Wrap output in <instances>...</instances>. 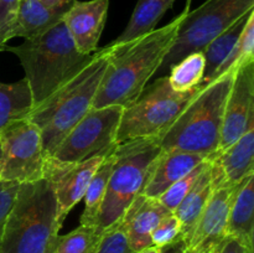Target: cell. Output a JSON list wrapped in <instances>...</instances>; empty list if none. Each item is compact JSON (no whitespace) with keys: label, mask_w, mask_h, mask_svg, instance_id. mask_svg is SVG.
Returning a JSON list of instances; mask_svg holds the SVG:
<instances>
[{"label":"cell","mask_w":254,"mask_h":253,"mask_svg":"<svg viewBox=\"0 0 254 253\" xmlns=\"http://www.w3.org/2000/svg\"><path fill=\"white\" fill-rule=\"evenodd\" d=\"M190 7L191 1L188 0L185 9L168 25L154 29L129 44L121 46L109 44L113 52L92 108L107 106L128 108L139 98L150 77L158 72Z\"/></svg>","instance_id":"obj_1"},{"label":"cell","mask_w":254,"mask_h":253,"mask_svg":"<svg viewBox=\"0 0 254 253\" xmlns=\"http://www.w3.org/2000/svg\"><path fill=\"white\" fill-rule=\"evenodd\" d=\"M19 57L34 108L79 73L93 55L78 51L64 21L19 46H6Z\"/></svg>","instance_id":"obj_2"},{"label":"cell","mask_w":254,"mask_h":253,"mask_svg":"<svg viewBox=\"0 0 254 253\" xmlns=\"http://www.w3.org/2000/svg\"><path fill=\"white\" fill-rule=\"evenodd\" d=\"M64 221L45 179L20 184L5 221L0 253H54Z\"/></svg>","instance_id":"obj_3"},{"label":"cell","mask_w":254,"mask_h":253,"mask_svg":"<svg viewBox=\"0 0 254 253\" xmlns=\"http://www.w3.org/2000/svg\"><path fill=\"white\" fill-rule=\"evenodd\" d=\"M113 49L107 46L77 76L31 109L26 118L41 129L45 158H50L64 136L88 113L108 67Z\"/></svg>","instance_id":"obj_4"},{"label":"cell","mask_w":254,"mask_h":253,"mask_svg":"<svg viewBox=\"0 0 254 253\" xmlns=\"http://www.w3.org/2000/svg\"><path fill=\"white\" fill-rule=\"evenodd\" d=\"M236 71L227 72L205 87L159 136L163 150L202 154L208 159L218 150L226 101Z\"/></svg>","instance_id":"obj_5"},{"label":"cell","mask_w":254,"mask_h":253,"mask_svg":"<svg viewBox=\"0 0 254 253\" xmlns=\"http://www.w3.org/2000/svg\"><path fill=\"white\" fill-rule=\"evenodd\" d=\"M160 153L159 136L117 144L116 161L96 221L102 232L119 222L134 198L143 192Z\"/></svg>","instance_id":"obj_6"},{"label":"cell","mask_w":254,"mask_h":253,"mask_svg":"<svg viewBox=\"0 0 254 253\" xmlns=\"http://www.w3.org/2000/svg\"><path fill=\"white\" fill-rule=\"evenodd\" d=\"M200 87L176 92L169 77H160L145 87L139 98L124 108L117 131V144L140 138L160 136L186 108Z\"/></svg>","instance_id":"obj_7"},{"label":"cell","mask_w":254,"mask_h":253,"mask_svg":"<svg viewBox=\"0 0 254 253\" xmlns=\"http://www.w3.org/2000/svg\"><path fill=\"white\" fill-rule=\"evenodd\" d=\"M252 9L254 0H206L195 10H189L158 72L168 71L188 55L203 51L213 39Z\"/></svg>","instance_id":"obj_8"},{"label":"cell","mask_w":254,"mask_h":253,"mask_svg":"<svg viewBox=\"0 0 254 253\" xmlns=\"http://www.w3.org/2000/svg\"><path fill=\"white\" fill-rule=\"evenodd\" d=\"M1 180L24 184L44 179L41 129L25 118L10 122L0 131Z\"/></svg>","instance_id":"obj_9"},{"label":"cell","mask_w":254,"mask_h":253,"mask_svg":"<svg viewBox=\"0 0 254 253\" xmlns=\"http://www.w3.org/2000/svg\"><path fill=\"white\" fill-rule=\"evenodd\" d=\"M123 111L121 106L91 108L50 158L60 163H81L113 149L117 145V131Z\"/></svg>","instance_id":"obj_10"},{"label":"cell","mask_w":254,"mask_h":253,"mask_svg":"<svg viewBox=\"0 0 254 253\" xmlns=\"http://www.w3.org/2000/svg\"><path fill=\"white\" fill-rule=\"evenodd\" d=\"M109 151L97 154L81 163H60L52 158H45L42 178L50 184L56 196L62 220L83 198L92 176Z\"/></svg>","instance_id":"obj_11"},{"label":"cell","mask_w":254,"mask_h":253,"mask_svg":"<svg viewBox=\"0 0 254 253\" xmlns=\"http://www.w3.org/2000/svg\"><path fill=\"white\" fill-rule=\"evenodd\" d=\"M254 126V60L242 64L236 71L226 101L221 130V153L232 145L248 129Z\"/></svg>","instance_id":"obj_12"},{"label":"cell","mask_w":254,"mask_h":253,"mask_svg":"<svg viewBox=\"0 0 254 253\" xmlns=\"http://www.w3.org/2000/svg\"><path fill=\"white\" fill-rule=\"evenodd\" d=\"M240 184L215 189L188 242V252L208 251L215 253L226 238L228 215Z\"/></svg>","instance_id":"obj_13"},{"label":"cell","mask_w":254,"mask_h":253,"mask_svg":"<svg viewBox=\"0 0 254 253\" xmlns=\"http://www.w3.org/2000/svg\"><path fill=\"white\" fill-rule=\"evenodd\" d=\"M108 7L109 0H74L64 14L62 21L66 25L76 47L82 54L93 55L97 52Z\"/></svg>","instance_id":"obj_14"},{"label":"cell","mask_w":254,"mask_h":253,"mask_svg":"<svg viewBox=\"0 0 254 253\" xmlns=\"http://www.w3.org/2000/svg\"><path fill=\"white\" fill-rule=\"evenodd\" d=\"M254 126L221 153L210 158L213 190L240 184L254 171Z\"/></svg>","instance_id":"obj_15"},{"label":"cell","mask_w":254,"mask_h":253,"mask_svg":"<svg viewBox=\"0 0 254 253\" xmlns=\"http://www.w3.org/2000/svg\"><path fill=\"white\" fill-rule=\"evenodd\" d=\"M170 212L159 198L146 197L141 193L134 198L119 221L133 252L153 246L151 232L159 221Z\"/></svg>","instance_id":"obj_16"},{"label":"cell","mask_w":254,"mask_h":253,"mask_svg":"<svg viewBox=\"0 0 254 253\" xmlns=\"http://www.w3.org/2000/svg\"><path fill=\"white\" fill-rule=\"evenodd\" d=\"M208 156L181 150H163L155 161L151 175L144 186L141 195L159 198L174 183L180 180Z\"/></svg>","instance_id":"obj_17"},{"label":"cell","mask_w":254,"mask_h":253,"mask_svg":"<svg viewBox=\"0 0 254 253\" xmlns=\"http://www.w3.org/2000/svg\"><path fill=\"white\" fill-rule=\"evenodd\" d=\"M236 238L253 253L254 237V171L238 185L228 215L226 237Z\"/></svg>","instance_id":"obj_18"},{"label":"cell","mask_w":254,"mask_h":253,"mask_svg":"<svg viewBox=\"0 0 254 253\" xmlns=\"http://www.w3.org/2000/svg\"><path fill=\"white\" fill-rule=\"evenodd\" d=\"M69 7L49 6L41 0H20L10 37L34 39L61 22Z\"/></svg>","instance_id":"obj_19"},{"label":"cell","mask_w":254,"mask_h":253,"mask_svg":"<svg viewBox=\"0 0 254 253\" xmlns=\"http://www.w3.org/2000/svg\"><path fill=\"white\" fill-rule=\"evenodd\" d=\"M210 160V159H208ZM213 191L212 181H211V161L206 166L205 170L197 179L190 192L184 197L180 205L174 211L181 225V238L186 242L190 241L193 230L202 215L205 206Z\"/></svg>","instance_id":"obj_20"},{"label":"cell","mask_w":254,"mask_h":253,"mask_svg":"<svg viewBox=\"0 0 254 253\" xmlns=\"http://www.w3.org/2000/svg\"><path fill=\"white\" fill-rule=\"evenodd\" d=\"M175 1L176 0H138L128 25L111 45L121 46L129 44L133 40L153 31Z\"/></svg>","instance_id":"obj_21"},{"label":"cell","mask_w":254,"mask_h":253,"mask_svg":"<svg viewBox=\"0 0 254 253\" xmlns=\"http://www.w3.org/2000/svg\"><path fill=\"white\" fill-rule=\"evenodd\" d=\"M254 9L251 10L248 14L243 15L241 19H238L237 21L233 25H231L226 31H223L222 34L218 35L216 39H213L207 46L203 50V56H205V73H203L202 82L198 87H205L207 84H210L213 81V77H215L216 72L220 68L221 64L223 63L226 59L228 57V55L231 54L232 49L235 47V45L237 44L238 39H240L241 34H242L243 29L246 26V22H247L248 16H250L251 12Z\"/></svg>","instance_id":"obj_22"},{"label":"cell","mask_w":254,"mask_h":253,"mask_svg":"<svg viewBox=\"0 0 254 253\" xmlns=\"http://www.w3.org/2000/svg\"><path fill=\"white\" fill-rule=\"evenodd\" d=\"M117 146V145H116ZM114 146L111 151L106 155L104 160L96 170L92 176L88 186H87L86 193H84V210L81 216V225L96 226L97 216L101 210L102 202H103L104 195H106L107 186H108L109 178H111L112 170H113L114 161Z\"/></svg>","instance_id":"obj_23"},{"label":"cell","mask_w":254,"mask_h":253,"mask_svg":"<svg viewBox=\"0 0 254 253\" xmlns=\"http://www.w3.org/2000/svg\"><path fill=\"white\" fill-rule=\"evenodd\" d=\"M34 108L26 79L14 83H0V131L6 124L25 118Z\"/></svg>","instance_id":"obj_24"},{"label":"cell","mask_w":254,"mask_h":253,"mask_svg":"<svg viewBox=\"0 0 254 253\" xmlns=\"http://www.w3.org/2000/svg\"><path fill=\"white\" fill-rule=\"evenodd\" d=\"M205 64L202 51L188 55L170 68V86L176 92H188L198 87L205 73Z\"/></svg>","instance_id":"obj_25"},{"label":"cell","mask_w":254,"mask_h":253,"mask_svg":"<svg viewBox=\"0 0 254 253\" xmlns=\"http://www.w3.org/2000/svg\"><path fill=\"white\" fill-rule=\"evenodd\" d=\"M103 235L97 226L79 225L67 235L60 236L54 253H96Z\"/></svg>","instance_id":"obj_26"},{"label":"cell","mask_w":254,"mask_h":253,"mask_svg":"<svg viewBox=\"0 0 254 253\" xmlns=\"http://www.w3.org/2000/svg\"><path fill=\"white\" fill-rule=\"evenodd\" d=\"M254 10L248 16L246 26L243 29L242 34H241L240 39H238L237 44L232 49L231 54L228 55L227 59L223 61L220 68L216 72L213 81L220 78L221 76L226 74L227 72L237 71L242 64L247 63V62L253 61L254 55ZM212 81V82H213Z\"/></svg>","instance_id":"obj_27"},{"label":"cell","mask_w":254,"mask_h":253,"mask_svg":"<svg viewBox=\"0 0 254 253\" xmlns=\"http://www.w3.org/2000/svg\"><path fill=\"white\" fill-rule=\"evenodd\" d=\"M210 160H205L203 163H201L200 165L196 166L192 171L185 175L184 178H181L180 180H178L176 183H174L163 195L159 197V201L168 208L169 211L174 212L176 210L179 205H180L181 201L184 200L186 195L190 192V190L192 189V186L195 185V183L197 181V179L200 178V175L202 174V171L205 170L206 166L208 165Z\"/></svg>","instance_id":"obj_28"},{"label":"cell","mask_w":254,"mask_h":253,"mask_svg":"<svg viewBox=\"0 0 254 253\" xmlns=\"http://www.w3.org/2000/svg\"><path fill=\"white\" fill-rule=\"evenodd\" d=\"M181 237V225L175 213L170 212L159 221L151 232V243L156 247H164Z\"/></svg>","instance_id":"obj_29"},{"label":"cell","mask_w":254,"mask_h":253,"mask_svg":"<svg viewBox=\"0 0 254 253\" xmlns=\"http://www.w3.org/2000/svg\"><path fill=\"white\" fill-rule=\"evenodd\" d=\"M96 253H135L131 251L121 222H117L104 232Z\"/></svg>","instance_id":"obj_30"},{"label":"cell","mask_w":254,"mask_h":253,"mask_svg":"<svg viewBox=\"0 0 254 253\" xmlns=\"http://www.w3.org/2000/svg\"><path fill=\"white\" fill-rule=\"evenodd\" d=\"M20 0H0V40L6 44L11 40L12 27L16 19Z\"/></svg>","instance_id":"obj_31"},{"label":"cell","mask_w":254,"mask_h":253,"mask_svg":"<svg viewBox=\"0 0 254 253\" xmlns=\"http://www.w3.org/2000/svg\"><path fill=\"white\" fill-rule=\"evenodd\" d=\"M19 185L20 184L12 181H0V242H1L5 221L11 210Z\"/></svg>","instance_id":"obj_32"},{"label":"cell","mask_w":254,"mask_h":253,"mask_svg":"<svg viewBox=\"0 0 254 253\" xmlns=\"http://www.w3.org/2000/svg\"><path fill=\"white\" fill-rule=\"evenodd\" d=\"M216 253H252L251 251H248L245 246L241 242H238L236 238L227 237L223 240V242L221 243L220 248L216 251Z\"/></svg>","instance_id":"obj_33"},{"label":"cell","mask_w":254,"mask_h":253,"mask_svg":"<svg viewBox=\"0 0 254 253\" xmlns=\"http://www.w3.org/2000/svg\"><path fill=\"white\" fill-rule=\"evenodd\" d=\"M160 253H188V246L181 237L161 247Z\"/></svg>","instance_id":"obj_34"},{"label":"cell","mask_w":254,"mask_h":253,"mask_svg":"<svg viewBox=\"0 0 254 253\" xmlns=\"http://www.w3.org/2000/svg\"><path fill=\"white\" fill-rule=\"evenodd\" d=\"M42 2H45L49 6L54 7H64V6H71L74 2V0H41Z\"/></svg>","instance_id":"obj_35"},{"label":"cell","mask_w":254,"mask_h":253,"mask_svg":"<svg viewBox=\"0 0 254 253\" xmlns=\"http://www.w3.org/2000/svg\"><path fill=\"white\" fill-rule=\"evenodd\" d=\"M161 247H156V246H150V247H146L144 250L139 251V252L135 253H160Z\"/></svg>","instance_id":"obj_36"},{"label":"cell","mask_w":254,"mask_h":253,"mask_svg":"<svg viewBox=\"0 0 254 253\" xmlns=\"http://www.w3.org/2000/svg\"><path fill=\"white\" fill-rule=\"evenodd\" d=\"M5 49H6V44H4V42L0 40V52L1 51H5Z\"/></svg>","instance_id":"obj_37"},{"label":"cell","mask_w":254,"mask_h":253,"mask_svg":"<svg viewBox=\"0 0 254 253\" xmlns=\"http://www.w3.org/2000/svg\"><path fill=\"white\" fill-rule=\"evenodd\" d=\"M0 181H1V146H0Z\"/></svg>","instance_id":"obj_38"},{"label":"cell","mask_w":254,"mask_h":253,"mask_svg":"<svg viewBox=\"0 0 254 253\" xmlns=\"http://www.w3.org/2000/svg\"><path fill=\"white\" fill-rule=\"evenodd\" d=\"M188 253H211V252H208V251L201 250V251H191V252H188Z\"/></svg>","instance_id":"obj_39"},{"label":"cell","mask_w":254,"mask_h":253,"mask_svg":"<svg viewBox=\"0 0 254 253\" xmlns=\"http://www.w3.org/2000/svg\"><path fill=\"white\" fill-rule=\"evenodd\" d=\"M190 1H192V0H190Z\"/></svg>","instance_id":"obj_40"}]
</instances>
